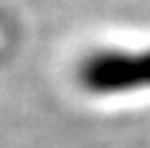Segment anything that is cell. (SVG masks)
<instances>
[{"instance_id": "1", "label": "cell", "mask_w": 150, "mask_h": 148, "mask_svg": "<svg viewBox=\"0 0 150 148\" xmlns=\"http://www.w3.org/2000/svg\"><path fill=\"white\" fill-rule=\"evenodd\" d=\"M79 84L92 94H125L150 89V49L94 51L79 64Z\"/></svg>"}]
</instances>
